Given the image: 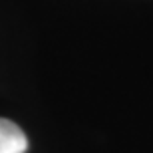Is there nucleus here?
<instances>
[{"label": "nucleus", "mask_w": 153, "mask_h": 153, "mask_svg": "<svg viewBox=\"0 0 153 153\" xmlns=\"http://www.w3.org/2000/svg\"><path fill=\"white\" fill-rule=\"evenodd\" d=\"M28 139L14 121L0 117V153H24Z\"/></svg>", "instance_id": "f257e3e1"}]
</instances>
